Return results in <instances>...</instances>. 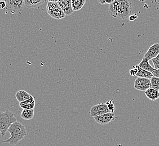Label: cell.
Segmentation results:
<instances>
[{"label": "cell", "instance_id": "6da1fadb", "mask_svg": "<svg viewBox=\"0 0 159 146\" xmlns=\"http://www.w3.org/2000/svg\"><path fill=\"white\" fill-rule=\"evenodd\" d=\"M132 9L131 0H115L109 5L108 12L114 18L125 20L131 15Z\"/></svg>", "mask_w": 159, "mask_h": 146}, {"label": "cell", "instance_id": "7a4b0ae2", "mask_svg": "<svg viewBox=\"0 0 159 146\" xmlns=\"http://www.w3.org/2000/svg\"><path fill=\"white\" fill-rule=\"evenodd\" d=\"M7 131L10 134V137L7 140H3V143H9L11 146L17 144L27 135L25 127L20 122L18 121L12 124Z\"/></svg>", "mask_w": 159, "mask_h": 146}, {"label": "cell", "instance_id": "3957f363", "mask_svg": "<svg viewBox=\"0 0 159 146\" xmlns=\"http://www.w3.org/2000/svg\"><path fill=\"white\" fill-rule=\"evenodd\" d=\"M17 120L14 114L10 111L6 110V111L0 112V135L4 136L9 128L14 122H16Z\"/></svg>", "mask_w": 159, "mask_h": 146}, {"label": "cell", "instance_id": "277c9868", "mask_svg": "<svg viewBox=\"0 0 159 146\" xmlns=\"http://www.w3.org/2000/svg\"><path fill=\"white\" fill-rule=\"evenodd\" d=\"M46 11L49 15L55 19L60 20L66 17V15L57 2H48L46 5Z\"/></svg>", "mask_w": 159, "mask_h": 146}, {"label": "cell", "instance_id": "5b68a950", "mask_svg": "<svg viewBox=\"0 0 159 146\" xmlns=\"http://www.w3.org/2000/svg\"><path fill=\"white\" fill-rule=\"evenodd\" d=\"M6 9L14 14L23 12L25 7V0H6Z\"/></svg>", "mask_w": 159, "mask_h": 146}, {"label": "cell", "instance_id": "8992f818", "mask_svg": "<svg viewBox=\"0 0 159 146\" xmlns=\"http://www.w3.org/2000/svg\"><path fill=\"white\" fill-rule=\"evenodd\" d=\"M108 113H110V111L108 110L106 104L104 103L94 105L92 107L90 110V115L93 118Z\"/></svg>", "mask_w": 159, "mask_h": 146}, {"label": "cell", "instance_id": "52a82bcc", "mask_svg": "<svg viewBox=\"0 0 159 146\" xmlns=\"http://www.w3.org/2000/svg\"><path fill=\"white\" fill-rule=\"evenodd\" d=\"M151 88V80L137 77L134 81V88L140 91H146Z\"/></svg>", "mask_w": 159, "mask_h": 146}, {"label": "cell", "instance_id": "ba28073f", "mask_svg": "<svg viewBox=\"0 0 159 146\" xmlns=\"http://www.w3.org/2000/svg\"><path fill=\"white\" fill-rule=\"evenodd\" d=\"M96 122L101 125H106L113 121L115 119V115L113 113H108L103 115L93 118Z\"/></svg>", "mask_w": 159, "mask_h": 146}, {"label": "cell", "instance_id": "9c48e42d", "mask_svg": "<svg viewBox=\"0 0 159 146\" xmlns=\"http://www.w3.org/2000/svg\"><path fill=\"white\" fill-rule=\"evenodd\" d=\"M159 54V43H155L152 46H150V48L147 50L146 53L144 55L142 59L150 61L153 58H156Z\"/></svg>", "mask_w": 159, "mask_h": 146}, {"label": "cell", "instance_id": "30bf717a", "mask_svg": "<svg viewBox=\"0 0 159 146\" xmlns=\"http://www.w3.org/2000/svg\"><path fill=\"white\" fill-rule=\"evenodd\" d=\"M58 4L66 16H70L74 12L72 6V0H59Z\"/></svg>", "mask_w": 159, "mask_h": 146}, {"label": "cell", "instance_id": "8fae6325", "mask_svg": "<svg viewBox=\"0 0 159 146\" xmlns=\"http://www.w3.org/2000/svg\"><path fill=\"white\" fill-rule=\"evenodd\" d=\"M32 95L28 93L27 92L25 91L24 90H20L16 92V97L19 103L23 101L27 100L31 97Z\"/></svg>", "mask_w": 159, "mask_h": 146}, {"label": "cell", "instance_id": "7c38bea8", "mask_svg": "<svg viewBox=\"0 0 159 146\" xmlns=\"http://www.w3.org/2000/svg\"><path fill=\"white\" fill-rule=\"evenodd\" d=\"M144 92V94L146 96L147 98L150 100L154 101L159 98V91H157L152 88H150Z\"/></svg>", "mask_w": 159, "mask_h": 146}, {"label": "cell", "instance_id": "4fadbf2b", "mask_svg": "<svg viewBox=\"0 0 159 146\" xmlns=\"http://www.w3.org/2000/svg\"><path fill=\"white\" fill-rule=\"evenodd\" d=\"M135 67H137V69H138V72L135 75V76L139 77V78H147V79H151L153 77L152 73H150L148 71L142 69L141 67L138 66V65H135Z\"/></svg>", "mask_w": 159, "mask_h": 146}, {"label": "cell", "instance_id": "5bb4252c", "mask_svg": "<svg viewBox=\"0 0 159 146\" xmlns=\"http://www.w3.org/2000/svg\"><path fill=\"white\" fill-rule=\"evenodd\" d=\"M45 0H25V6L28 9L36 8L41 5Z\"/></svg>", "mask_w": 159, "mask_h": 146}, {"label": "cell", "instance_id": "9a60e30c", "mask_svg": "<svg viewBox=\"0 0 159 146\" xmlns=\"http://www.w3.org/2000/svg\"><path fill=\"white\" fill-rule=\"evenodd\" d=\"M34 115V109H23L20 114L21 119L25 120H30L33 119Z\"/></svg>", "mask_w": 159, "mask_h": 146}, {"label": "cell", "instance_id": "2e32d148", "mask_svg": "<svg viewBox=\"0 0 159 146\" xmlns=\"http://www.w3.org/2000/svg\"><path fill=\"white\" fill-rule=\"evenodd\" d=\"M86 0H72V6L74 11H77L83 8Z\"/></svg>", "mask_w": 159, "mask_h": 146}, {"label": "cell", "instance_id": "e0dca14e", "mask_svg": "<svg viewBox=\"0 0 159 146\" xmlns=\"http://www.w3.org/2000/svg\"><path fill=\"white\" fill-rule=\"evenodd\" d=\"M138 66L141 67L142 69L148 71L150 73H152L153 71L155 70V69L150 65L149 61H147V60H144V59L142 60L141 62L138 64Z\"/></svg>", "mask_w": 159, "mask_h": 146}, {"label": "cell", "instance_id": "ac0fdd59", "mask_svg": "<svg viewBox=\"0 0 159 146\" xmlns=\"http://www.w3.org/2000/svg\"><path fill=\"white\" fill-rule=\"evenodd\" d=\"M150 80H151V88H152L157 91H159V78L153 76Z\"/></svg>", "mask_w": 159, "mask_h": 146}, {"label": "cell", "instance_id": "d6986e66", "mask_svg": "<svg viewBox=\"0 0 159 146\" xmlns=\"http://www.w3.org/2000/svg\"><path fill=\"white\" fill-rule=\"evenodd\" d=\"M113 98L112 100L109 101H107L105 104H106L107 107L108 109V110L110 111V113H113L115 110V105L113 104Z\"/></svg>", "mask_w": 159, "mask_h": 146}, {"label": "cell", "instance_id": "ffe728a7", "mask_svg": "<svg viewBox=\"0 0 159 146\" xmlns=\"http://www.w3.org/2000/svg\"><path fill=\"white\" fill-rule=\"evenodd\" d=\"M35 105H36V102H35V101H34L32 104L25 105H23V106H20V107H21L22 109H34Z\"/></svg>", "mask_w": 159, "mask_h": 146}, {"label": "cell", "instance_id": "44dd1931", "mask_svg": "<svg viewBox=\"0 0 159 146\" xmlns=\"http://www.w3.org/2000/svg\"><path fill=\"white\" fill-rule=\"evenodd\" d=\"M154 65V68L155 69H159V54L156 56V58H153L152 60Z\"/></svg>", "mask_w": 159, "mask_h": 146}, {"label": "cell", "instance_id": "7402d4cb", "mask_svg": "<svg viewBox=\"0 0 159 146\" xmlns=\"http://www.w3.org/2000/svg\"><path fill=\"white\" fill-rule=\"evenodd\" d=\"M34 101H35V100H34V98L32 96L30 98V99H28L27 100L25 101H23V102H22L19 103V106H23V105H25L32 104Z\"/></svg>", "mask_w": 159, "mask_h": 146}, {"label": "cell", "instance_id": "603a6c76", "mask_svg": "<svg viewBox=\"0 0 159 146\" xmlns=\"http://www.w3.org/2000/svg\"><path fill=\"white\" fill-rule=\"evenodd\" d=\"M137 72H138V69L135 66L133 67V69L129 70V73H130V75H132V76H135Z\"/></svg>", "mask_w": 159, "mask_h": 146}, {"label": "cell", "instance_id": "cb8c5ba5", "mask_svg": "<svg viewBox=\"0 0 159 146\" xmlns=\"http://www.w3.org/2000/svg\"><path fill=\"white\" fill-rule=\"evenodd\" d=\"M6 7V3L5 1H0V9H4Z\"/></svg>", "mask_w": 159, "mask_h": 146}, {"label": "cell", "instance_id": "d4e9b609", "mask_svg": "<svg viewBox=\"0 0 159 146\" xmlns=\"http://www.w3.org/2000/svg\"><path fill=\"white\" fill-rule=\"evenodd\" d=\"M152 73V74H153V76L157 77V78H159V69H155Z\"/></svg>", "mask_w": 159, "mask_h": 146}, {"label": "cell", "instance_id": "484cf974", "mask_svg": "<svg viewBox=\"0 0 159 146\" xmlns=\"http://www.w3.org/2000/svg\"><path fill=\"white\" fill-rule=\"evenodd\" d=\"M138 16H137V14H134V15H130L129 17V19L130 21H134L136 19H137Z\"/></svg>", "mask_w": 159, "mask_h": 146}, {"label": "cell", "instance_id": "4316f807", "mask_svg": "<svg viewBox=\"0 0 159 146\" xmlns=\"http://www.w3.org/2000/svg\"><path fill=\"white\" fill-rule=\"evenodd\" d=\"M115 0H104V3L105 4H109L110 5L111 3H113Z\"/></svg>", "mask_w": 159, "mask_h": 146}, {"label": "cell", "instance_id": "83f0119b", "mask_svg": "<svg viewBox=\"0 0 159 146\" xmlns=\"http://www.w3.org/2000/svg\"><path fill=\"white\" fill-rule=\"evenodd\" d=\"M98 2L99 3H101L102 5H104V0H97Z\"/></svg>", "mask_w": 159, "mask_h": 146}, {"label": "cell", "instance_id": "f1b7e54d", "mask_svg": "<svg viewBox=\"0 0 159 146\" xmlns=\"http://www.w3.org/2000/svg\"><path fill=\"white\" fill-rule=\"evenodd\" d=\"M48 2H58L59 0H48Z\"/></svg>", "mask_w": 159, "mask_h": 146}, {"label": "cell", "instance_id": "f546056e", "mask_svg": "<svg viewBox=\"0 0 159 146\" xmlns=\"http://www.w3.org/2000/svg\"><path fill=\"white\" fill-rule=\"evenodd\" d=\"M5 1H6V0H5Z\"/></svg>", "mask_w": 159, "mask_h": 146}, {"label": "cell", "instance_id": "4dcf8cb0", "mask_svg": "<svg viewBox=\"0 0 159 146\" xmlns=\"http://www.w3.org/2000/svg\"></svg>", "mask_w": 159, "mask_h": 146}]
</instances>
